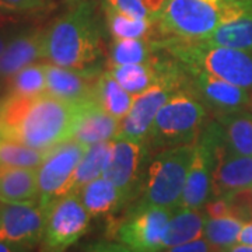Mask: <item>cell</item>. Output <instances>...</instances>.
Returning <instances> with one entry per match:
<instances>
[{"instance_id": "9c48e42d", "label": "cell", "mask_w": 252, "mask_h": 252, "mask_svg": "<svg viewBox=\"0 0 252 252\" xmlns=\"http://www.w3.org/2000/svg\"><path fill=\"white\" fill-rule=\"evenodd\" d=\"M174 210L165 207H137L112 225L114 237L135 252H161L164 234Z\"/></svg>"}, {"instance_id": "7bdbcfd3", "label": "cell", "mask_w": 252, "mask_h": 252, "mask_svg": "<svg viewBox=\"0 0 252 252\" xmlns=\"http://www.w3.org/2000/svg\"><path fill=\"white\" fill-rule=\"evenodd\" d=\"M125 252H135V251H132V250H129V248H127V247H126Z\"/></svg>"}, {"instance_id": "4fadbf2b", "label": "cell", "mask_w": 252, "mask_h": 252, "mask_svg": "<svg viewBox=\"0 0 252 252\" xmlns=\"http://www.w3.org/2000/svg\"><path fill=\"white\" fill-rule=\"evenodd\" d=\"M45 66L46 93L73 102L93 98L95 81L101 74L99 70L94 67L70 69L54 63H45Z\"/></svg>"}, {"instance_id": "1f68e13d", "label": "cell", "mask_w": 252, "mask_h": 252, "mask_svg": "<svg viewBox=\"0 0 252 252\" xmlns=\"http://www.w3.org/2000/svg\"><path fill=\"white\" fill-rule=\"evenodd\" d=\"M203 213L207 219H220L225 216H234V210L228 198H213L207 200L203 206Z\"/></svg>"}, {"instance_id": "ffe728a7", "label": "cell", "mask_w": 252, "mask_h": 252, "mask_svg": "<svg viewBox=\"0 0 252 252\" xmlns=\"http://www.w3.org/2000/svg\"><path fill=\"white\" fill-rule=\"evenodd\" d=\"M105 20L114 39H144L156 42L160 38L158 18H133L105 6Z\"/></svg>"}, {"instance_id": "d6a6232c", "label": "cell", "mask_w": 252, "mask_h": 252, "mask_svg": "<svg viewBox=\"0 0 252 252\" xmlns=\"http://www.w3.org/2000/svg\"><path fill=\"white\" fill-rule=\"evenodd\" d=\"M161 252H220L216 250L212 244L207 241L206 238H199L190 243L181 244V245H175L171 248H165Z\"/></svg>"}, {"instance_id": "9a60e30c", "label": "cell", "mask_w": 252, "mask_h": 252, "mask_svg": "<svg viewBox=\"0 0 252 252\" xmlns=\"http://www.w3.org/2000/svg\"><path fill=\"white\" fill-rule=\"evenodd\" d=\"M143 143L129 139H114V149L102 177L117 187L125 199L130 198L136 188L139 165L142 161Z\"/></svg>"}, {"instance_id": "ba28073f", "label": "cell", "mask_w": 252, "mask_h": 252, "mask_svg": "<svg viewBox=\"0 0 252 252\" xmlns=\"http://www.w3.org/2000/svg\"><path fill=\"white\" fill-rule=\"evenodd\" d=\"M87 146L70 139L49 150L44 162L36 168L38 203L45 210L55 200L73 193L74 174Z\"/></svg>"}, {"instance_id": "52a82bcc", "label": "cell", "mask_w": 252, "mask_h": 252, "mask_svg": "<svg viewBox=\"0 0 252 252\" xmlns=\"http://www.w3.org/2000/svg\"><path fill=\"white\" fill-rule=\"evenodd\" d=\"M90 215L77 193L59 198L45 209L41 252H64L87 233Z\"/></svg>"}, {"instance_id": "60d3db41", "label": "cell", "mask_w": 252, "mask_h": 252, "mask_svg": "<svg viewBox=\"0 0 252 252\" xmlns=\"http://www.w3.org/2000/svg\"><path fill=\"white\" fill-rule=\"evenodd\" d=\"M10 21H13V17H0V27H3L4 24H7Z\"/></svg>"}, {"instance_id": "f35d334b", "label": "cell", "mask_w": 252, "mask_h": 252, "mask_svg": "<svg viewBox=\"0 0 252 252\" xmlns=\"http://www.w3.org/2000/svg\"><path fill=\"white\" fill-rule=\"evenodd\" d=\"M14 13H17L13 7H10L7 3L0 0V17H13Z\"/></svg>"}, {"instance_id": "3957f363", "label": "cell", "mask_w": 252, "mask_h": 252, "mask_svg": "<svg viewBox=\"0 0 252 252\" xmlns=\"http://www.w3.org/2000/svg\"><path fill=\"white\" fill-rule=\"evenodd\" d=\"M153 44L171 55L189 73L206 72L238 87L252 89V51L182 39H164Z\"/></svg>"}, {"instance_id": "7402d4cb", "label": "cell", "mask_w": 252, "mask_h": 252, "mask_svg": "<svg viewBox=\"0 0 252 252\" xmlns=\"http://www.w3.org/2000/svg\"><path fill=\"white\" fill-rule=\"evenodd\" d=\"M227 147L235 154L252 156V114L248 111H231L217 114Z\"/></svg>"}, {"instance_id": "e575fe53", "label": "cell", "mask_w": 252, "mask_h": 252, "mask_svg": "<svg viewBox=\"0 0 252 252\" xmlns=\"http://www.w3.org/2000/svg\"><path fill=\"white\" fill-rule=\"evenodd\" d=\"M126 247L122 244H112V243H99L93 245L90 248V252H125Z\"/></svg>"}, {"instance_id": "5b68a950", "label": "cell", "mask_w": 252, "mask_h": 252, "mask_svg": "<svg viewBox=\"0 0 252 252\" xmlns=\"http://www.w3.org/2000/svg\"><path fill=\"white\" fill-rule=\"evenodd\" d=\"M206 108L193 94L180 91L168 99L154 118L147 139L164 150L195 144L205 127Z\"/></svg>"}, {"instance_id": "cb8c5ba5", "label": "cell", "mask_w": 252, "mask_h": 252, "mask_svg": "<svg viewBox=\"0 0 252 252\" xmlns=\"http://www.w3.org/2000/svg\"><path fill=\"white\" fill-rule=\"evenodd\" d=\"M203 42L212 46L252 51V13L221 24Z\"/></svg>"}, {"instance_id": "4316f807", "label": "cell", "mask_w": 252, "mask_h": 252, "mask_svg": "<svg viewBox=\"0 0 252 252\" xmlns=\"http://www.w3.org/2000/svg\"><path fill=\"white\" fill-rule=\"evenodd\" d=\"M7 94L36 97L46 93V66L28 64L20 72L14 73L6 79Z\"/></svg>"}, {"instance_id": "83f0119b", "label": "cell", "mask_w": 252, "mask_h": 252, "mask_svg": "<svg viewBox=\"0 0 252 252\" xmlns=\"http://www.w3.org/2000/svg\"><path fill=\"white\" fill-rule=\"evenodd\" d=\"M108 72L132 95L142 94L156 83V72L152 63L111 66Z\"/></svg>"}, {"instance_id": "5bb4252c", "label": "cell", "mask_w": 252, "mask_h": 252, "mask_svg": "<svg viewBox=\"0 0 252 252\" xmlns=\"http://www.w3.org/2000/svg\"><path fill=\"white\" fill-rule=\"evenodd\" d=\"M213 149L198 139L195 143L193 158L182 192L180 207L202 209L212 195V170L215 165Z\"/></svg>"}, {"instance_id": "836d02e7", "label": "cell", "mask_w": 252, "mask_h": 252, "mask_svg": "<svg viewBox=\"0 0 252 252\" xmlns=\"http://www.w3.org/2000/svg\"><path fill=\"white\" fill-rule=\"evenodd\" d=\"M3 1L7 3L10 7H13L16 11L34 10L45 4V0H3Z\"/></svg>"}, {"instance_id": "ac0fdd59", "label": "cell", "mask_w": 252, "mask_h": 252, "mask_svg": "<svg viewBox=\"0 0 252 252\" xmlns=\"http://www.w3.org/2000/svg\"><path fill=\"white\" fill-rule=\"evenodd\" d=\"M38 174L35 168L0 165V200L24 203L38 200Z\"/></svg>"}, {"instance_id": "d4e9b609", "label": "cell", "mask_w": 252, "mask_h": 252, "mask_svg": "<svg viewBox=\"0 0 252 252\" xmlns=\"http://www.w3.org/2000/svg\"><path fill=\"white\" fill-rule=\"evenodd\" d=\"M112 149H114V140L99 142L87 147L86 153L76 168L73 193H77L84 185L101 177V174L104 172L108 164Z\"/></svg>"}, {"instance_id": "7a4b0ae2", "label": "cell", "mask_w": 252, "mask_h": 252, "mask_svg": "<svg viewBox=\"0 0 252 252\" xmlns=\"http://www.w3.org/2000/svg\"><path fill=\"white\" fill-rule=\"evenodd\" d=\"M101 27L91 1H81L44 31L45 59L51 63L87 69L99 56Z\"/></svg>"}, {"instance_id": "4dcf8cb0", "label": "cell", "mask_w": 252, "mask_h": 252, "mask_svg": "<svg viewBox=\"0 0 252 252\" xmlns=\"http://www.w3.org/2000/svg\"><path fill=\"white\" fill-rule=\"evenodd\" d=\"M105 6L133 18H152L144 0H105Z\"/></svg>"}, {"instance_id": "e0dca14e", "label": "cell", "mask_w": 252, "mask_h": 252, "mask_svg": "<svg viewBox=\"0 0 252 252\" xmlns=\"http://www.w3.org/2000/svg\"><path fill=\"white\" fill-rule=\"evenodd\" d=\"M38 59H45L44 31H31L17 36L0 55V77L7 79Z\"/></svg>"}, {"instance_id": "f1b7e54d", "label": "cell", "mask_w": 252, "mask_h": 252, "mask_svg": "<svg viewBox=\"0 0 252 252\" xmlns=\"http://www.w3.org/2000/svg\"><path fill=\"white\" fill-rule=\"evenodd\" d=\"M48 152L30 147L11 139L0 137V165L38 168L45 160Z\"/></svg>"}, {"instance_id": "484cf974", "label": "cell", "mask_w": 252, "mask_h": 252, "mask_svg": "<svg viewBox=\"0 0 252 252\" xmlns=\"http://www.w3.org/2000/svg\"><path fill=\"white\" fill-rule=\"evenodd\" d=\"M156 54V46L150 41L144 39H114L109 45V59L107 67L150 63Z\"/></svg>"}, {"instance_id": "7c38bea8", "label": "cell", "mask_w": 252, "mask_h": 252, "mask_svg": "<svg viewBox=\"0 0 252 252\" xmlns=\"http://www.w3.org/2000/svg\"><path fill=\"white\" fill-rule=\"evenodd\" d=\"M189 76L188 93L213 109L216 115L231 111H245L250 90L217 79L206 72L189 73Z\"/></svg>"}, {"instance_id": "ab89813d", "label": "cell", "mask_w": 252, "mask_h": 252, "mask_svg": "<svg viewBox=\"0 0 252 252\" xmlns=\"http://www.w3.org/2000/svg\"><path fill=\"white\" fill-rule=\"evenodd\" d=\"M245 111L251 112L252 114V89L250 90V95H248V101H247V107H245Z\"/></svg>"}, {"instance_id": "44dd1931", "label": "cell", "mask_w": 252, "mask_h": 252, "mask_svg": "<svg viewBox=\"0 0 252 252\" xmlns=\"http://www.w3.org/2000/svg\"><path fill=\"white\" fill-rule=\"evenodd\" d=\"M91 217L111 215L125 203V196L107 178L98 177L77 192Z\"/></svg>"}, {"instance_id": "2e32d148", "label": "cell", "mask_w": 252, "mask_h": 252, "mask_svg": "<svg viewBox=\"0 0 252 252\" xmlns=\"http://www.w3.org/2000/svg\"><path fill=\"white\" fill-rule=\"evenodd\" d=\"M119 119L109 115L94 99L83 102L73 139L90 147L91 144L115 139L119 130Z\"/></svg>"}, {"instance_id": "8d00e7d4", "label": "cell", "mask_w": 252, "mask_h": 252, "mask_svg": "<svg viewBox=\"0 0 252 252\" xmlns=\"http://www.w3.org/2000/svg\"><path fill=\"white\" fill-rule=\"evenodd\" d=\"M223 252H252V245L250 244H241L237 243L231 245L230 248H227Z\"/></svg>"}, {"instance_id": "d6986e66", "label": "cell", "mask_w": 252, "mask_h": 252, "mask_svg": "<svg viewBox=\"0 0 252 252\" xmlns=\"http://www.w3.org/2000/svg\"><path fill=\"white\" fill-rule=\"evenodd\" d=\"M206 220V215L200 209H175L165 228L164 250L203 238Z\"/></svg>"}, {"instance_id": "f546056e", "label": "cell", "mask_w": 252, "mask_h": 252, "mask_svg": "<svg viewBox=\"0 0 252 252\" xmlns=\"http://www.w3.org/2000/svg\"><path fill=\"white\" fill-rule=\"evenodd\" d=\"M244 220L237 216H225L220 219H207L205 225V238L216 250L223 252L238 243L243 230Z\"/></svg>"}, {"instance_id": "d590c367", "label": "cell", "mask_w": 252, "mask_h": 252, "mask_svg": "<svg viewBox=\"0 0 252 252\" xmlns=\"http://www.w3.org/2000/svg\"><path fill=\"white\" fill-rule=\"evenodd\" d=\"M238 243L252 245V220L244 223L243 230H241L240 237H238Z\"/></svg>"}, {"instance_id": "8fae6325", "label": "cell", "mask_w": 252, "mask_h": 252, "mask_svg": "<svg viewBox=\"0 0 252 252\" xmlns=\"http://www.w3.org/2000/svg\"><path fill=\"white\" fill-rule=\"evenodd\" d=\"M215 152L212 170V196L227 198L252 188V156L233 153L227 144H209Z\"/></svg>"}, {"instance_id": "30bf717a", "label": "cell", "mask_w": 252, "mask_h": 252, "mask_svg": "<svg viewBox=\"0 0 252 252\" xmlns=\"http://www.w3.org/2000/svg\"><path fill=\"white\" fill-rule=\"evenodd\" d=\"M45 228V210L39 203H0V241L20 247L41 243Z\"/></svg>"}, {"instance_id": "74e56055", "label": "cell", "mask_w": 252, "mask_h": 252, "mask_svg": "<svg viewBox=\"0 0 252 252\" xmlns=\"http://www.w3.org/2000/svg\"><path fill=\"white\" fill-rule=\"evenodd\" d=\"M23 248H26V247H20V245L0 241V252H23Z\"/></svg>"}, {"instance_id": "8992f818", "label": "cell", "mask_w": 252, "mask_h": 252, "mask_svg": "<svg viewBox=\"0 0 252 252\" xmlns=\"http://www.w3.org/2000/svg\"><path fill=\"white\" fill-rule=\"evenodd\" d=\"M193 150L195 144L162 150L149 167L143 195L136 206L178 209L193 158Z\"/></svg>"}, {"instance_id": "b9f144b4", "label": "cell", "mask_w": 252, "mask_h": 252, "mask_svg": "<svg viewBox=\"0 0 252 252\" xmlns=\"http://www.w3.org/2000/svg\"><path fill=\"white\" fill-rule=\"evenodd\" d=\"M6 46H7V44H6V41L0 36V55L4 52V49H6Z\"/></svg>"}, {"instance_id": "6da1fadb", "label": "cell", "mask_w": 252, "mask_h": 252, "mask_svg": "<svg viewBox=\"0 0 252 252\" xmlns=\"http://www.w3.org/2000/svg\"><path fill=\"white\" fill-rule=\"evenodd\" d=\"M83 102L49 93L36 97L7 94L0 98V137L49 152L73 139Z\"/></svg>"}, {"instance_id": "277c9868", "label": "cell", "mask_w": 252, "mask_h": 252, "mask_svg": "<svg viewBox=\"0 0 252 252\" xmlns=\"http://www.w3.org/2000/svg\"><path fill=\"white\" fill-rule=\"evenodd\" d=\"M243 16L237 0H168L158 17L164 39L203 41L221 24Z\"/></svg>"}, {"instance_id": "603a6c76", "label": "cell", "mask_w": 252, "mask_h": 252, "mask_svg": "<svg viewBox=\"0 0 252 252\" xmlns=\"http://www.w3.org/2000/svg\"><path fill=\"white\" fill-rule=\"evenodd\" d=\"M133 97L135 95L127 93L108 70L104 73L101 72L93 91V99L104 111H107L109 115L119 121L126 117L130 111Z\"/></svg>"}]
</instances>
